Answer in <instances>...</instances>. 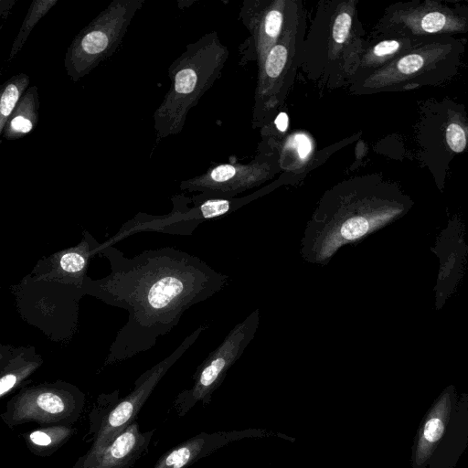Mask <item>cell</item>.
Wrapping results in <instances>:
<instances>
[{"label":"cell","instance_id":"cell-1","mask_svg":"<svg viewBox=\"0 0 468 468\" xmlns=\"http://www.w3.org/2000/svg\"><path fill=\"white\" fill-rule=\"evenodd\" d=\"M110 272L85 280L86 295L128 313L104 361L116 364L154 347L175 328L184 313L220 292L229 276L200 258L173 247L146 250L133 258L112 245L101 243Z\"/></svg>","mask_w":468,"mask_h":468},{"label":"cell","instance_id":"cell-2","mask_svg":"<svg viewBox=\"0 0 468 468\" xmlns=\"http://www.w3.org/2000/svg\"><path fill=\"white\" fill-rule=\"evenodd\" d=\"M410 207V198L381 176L345 180L319 200L301 239V256L306 262L327 265L341 248L361 241Z\"/></svg>","mask_w":468,"mask_h":468},{"label":"cell","instance_id":"cell-3","mask_svg":"<svg viewBox=\"0 0 468 468\" xmlns=\"http://www.w3.org/2000/svg\"><path fill=\"white\" fill-rule=\"evenodd\" d=\"M100 245L84 230L78 244L39 259L28 274L11 285L21 319L53 342H69L79 327L89 263Z\"/></svg>","mask_w":468,"mask_h":468},{"label":"cell","instance_id":"cell-4","mask_svg":"<svg viewBox=\"0 0 468 468\" xmlns=\"http://www.w3.org/2000/svg\"><path fill=\"white\" fill-rule=\"evenodd\" d=\"M365 36L356 1L320 2L305 35L299 69L320 88L351 86L367 44Z\"/></svg>","mask_w":468,"mask_h":468},{"label":"cell","instance_id":"cell-5","mask_svg":"<svg viewBox=\"0 0 468 468\" xmlns=\"http://www.w3.org/2000/svg\"><path fill=\"white\" fill-rule=\"evenodd\" d=\"M227 55V48L212 32L188 44L171 63L170 88L153 115L155 144L182 131L189 111L220 75Z\"/></svg>","mask_w":468,"mask_h":468},{"label":"cell","instance_id":"cell-6","mask_svg":"<svg viewBox=\"0 0 468 468\" xmlns=\"http://www.w3.org/2000/svg\"><path fill=\"white\" fill-rule=\"evenodd\" d=\"M465 38H423L389 63L350 86L356 94L401 91L436 86L454 77L461 67Z\"/></svg>","mask_w":468,"mask_h":468},{"label":"cell","instance_id":"cell-7","mask_svg":"<svg viewBox=\"0 0 468 468\" xmlns=\"http://www.w3.org/2000/svg\"><path fill=\"white\" fill-rule=\"evenodd\" d=\"M144 0H113L84 27L66 50L64 67L77 82L109 58L119 48Z\"/></svg>","mask_w":468,"mask_h":468},{"label":"cell","instance_id":"cell-8","mask_svg":"<svg viewBox=\"0 0 468 468\" xmlns=\"http://www.w3.org/2000/svg\"><path fill=\"white\" fill-rule=\"evenodd\" d=\"M420 113V156L441 187L449 163L468 148V116L463 105L447 99L425 101Z\"/></svg>","mask_w":468,"mask_h":468},{"label":"cell","instance_id":"cell-9","mask_svg":"<svg viewBox=\"0 0 468 468\" xmlns=\"http://www.w3.org/2000/svg\"><path fill=\"white\" fill-rule=\"evenodd\" d=\"M468 34V4L412 0L388 6L371 36L422 39Z\"/></svg>","mask_w":468,"mask_h":468},{"label":"cell","instance_id":"cell-10","mask_svg":"<svg viewBox=\"0 0 468 468\" xmlns=\"http://www.w3.org/2000/svg\"><path fill=\"white\" fill-rule=\"evenodd\" d=\"M305 13L268 52L258 70L253 108L254 126L266 125L284 103L300 68L306 31Z\"/></svg>","mask_w":468,"mask_h":468},{"label":"cell","instance_id":"cell-11","mask_svg":"<svg viewBox=\"0 0 468 468\" xmlns=\"http://www.w3.org/2000/svg\"><path fill=\"white\" fill-rule=\"evenodd\" d=\"M85 394L75 385L56 380L27 385L7 401L0 414L9 428L36 422L39 426H72L83 410Z\"/></svg>","mask_w":468,"mask_h":468},{"label":"cell","instance_id":"cell-12","mask_svg":"<svg viewBox=\"0 0 468 468\" xmlns=\"http://www.w3.org/2000/svg\"><path fill=\"white\" fill-rule=\"evenodd\" d=\"M259 324L260 310L257 308L237 324L220 345L208 354L194 373L192 386L178 393L174 400L173 406L178 417H184L198 402L209 404L228 370L254 338Z\"/></svg>","mask_w":468,"mask_h":468},{"label":"cell","instance_id":"cell-13","mask_svg":"<svg viewBox=\"0 0 468 468\" xmlns=\"http://www.w3.org/2000/svg\"><path fill=\"white\" fill-rule=\"evenodd\" d=\"M207 328L206 324L199 325L170 355L144 372L135 380L133 389L118 400L103 421L100 431L91 438V447L84 455L93 456L102 452L134 421L142 406L159 381Z\"/></svg>","mask_w":468,"mask_h":468},{"label":"cell","instance_id":"cell-14","mask_svg":"<svg viewBox=\"0 0 468 468\" xmlns=\"http://www.w3.org/2000/svg\"><path fill=\"white\" fill-rule=\"evenodd\" d=\"M304 14L297 0H248L240 11L243 24L250 32L243 58L261 68L270 49L285 31Z\"/></svg>","mask_w":468,"mask_h":468},{"label":"cell","instance_id":"cell-15","mask_svg":"<svg viewBox=\"0 0 468 468\" xmlns=\"http://www.w3.org/2000/svg\"><path fill=\"white\" fill-rule=\"evenodd\" d=\"M278 165V161L249 165H218L200 176L182 181L179 188L199 192L204 197L231 198L264 183L276 173Z\"/></svg>","mask_w":468,"mask_h":468},{"label":"cell","instance_id":"cell-16","mask_svg":"<svg viewBox=\"0 0 468 468\" xmlns=\"http://www.w3.org/2000/svg\"><path fill=\"white\" fill-rule=\"evenodd\" d=\"M253 194L244 197H204L200 195L190 198L179 195L172 199L173 208L170 222L176 235L189 236L204 221L217 218L231 213L256 198Z\"/></svg>","mask_w":468,"mask_h":468},{"label":"cell","instance_id":"cell-17","mask_svg":"<svg viewBox=\"0 0 468 468\" xmlns=\"http://www.w3.org/2000/svg\"><path fill=\"white\" fill-rule=\"evenodd\" d=\"M277 433L264 429L201 432L165 452L153 468H188L229 442L245 438H262Z\"/></svg>","mask_w":468,"mask_h":468},{"label":"cell","instance_id":"cell-18","mask_svg":"<svg viewBox=\"0 0 468 468\" xmlns=\"http://www.w3.org/2000/svg\"><path fill=\"white\" fill-rule=\"evenodd\" d=\"M154 432L142 431L134 420L106 449L93 456L82 455L71 468H132L148 452Z\"/></svg>","mask_w":468,"mask_h":468},{"label":"cell","instance_id":"cell-19","mask_svg":"<svg viewBox=\"0 0 468 468\" xmlns=\"http://www.w3.org/2000/svg\"><path fill=\"white\" fill-rule=\"evenodd\" d=\"M44 359L34 346L0 345V398L28 385Z\"/></svg>","mask_w":468,"mask_h":468},{"label":"cell","instance_id":"cell-20","mask_svg":"<svg viewBox=\"0 0 468 468\" xmlns=\"http://www.w3.org/2000/svg\"><path fill=\"white\" fill-rule=\"evenodd\" d=\"M420 40L398 35L371 36L367 40L352 85L381 69Z\"/></svg>","mask_w":468,"mask_h":468},{"label":"cell","instance_id":"cell-21","mask_svg":"<svg viewBox=\"0 0 468 468\" xmlns=\"http://www.w3.org/2000/svg\"><path fill=\"white\" fill-rule=\"evenodd\" d=\"M451 410V399L448 393H444L431 410L421 434L420 436L416 456L415 468L423 465L433 452L437 442L441 440Z\"/></svg>","mask_w":468,"mask_h":468},{"label":"cell","instance_id":"cell-22","mask_svg":"<svg viewBox=\"0 0 468 468\" xmlns=\"http://www.w3.org/2000/svg\"><path fill=\"white\" fill-rule=\"evenodd\" d=\"M39 97L37 86H30L8 120L2 137L17 140L32 133L38 122Z\"/></svg>","mask_w":468,"mask_h":468},{"label":"cell","instance_id":"cell-23","mask_svg":"<svg viewBox=\"0 0 468 468\" xmlns=\"http://www.w3.org/2000/svg\"><path fill=\"white\" fill-rule=\"evenodd\" d=\"M76 428L67 425H49L22 434L27 449L35 455H52L76 433Z\"/></svg>","mask_w":468,"mask_h":468},{"label":"cell","instance_id":"cell-24","mask_svg":"<svg viewBox=\"0 0 468 468\" xmlns=\"http://www.w3.org/2000/svg\"><path fill=\"white\" fill-rule=\"evenodd\" d=\"M314 154V143L312 136L303 131L294 132L287 136L282 144L280 168L296 171L304 168Z\"/></svg>","mask_w":468,"mask_h":468},{"label":"cell","instance_id":"cell-25","mask_svg":"<svg viewBox=\"0 0 468 468\" xmlns=\"http://www.w3.org/2000/svg\"><path fill=\"white\" fill-rule=\"evenodd\" d=\"M30 78L18 73L5 81L0 89V135L17 104L29 88Z\"/></svg>","mask_w":468,"mask_h":468},{"label":"cell","instance_id":"cell-26","mask_svg":"<svg viewBox=\"0 0 468 468\" xmlns=\"http://www.w3.org/2000/svg\"><path fill=\"white\" fill-rule=\"evenodd\" d=\"M58 3V0H34L32 1L27 15L22 22L19 31L15 38L9 57L8 62L12 61L17 53L24 47L30 33L35 28L39 20Z\"/></svg>","mask_w":468,"mask_h":468},{"label":"cell","instance_id":"cell-27","mask_svg":"<svg viewBox=\"0 0 468 468\" xmlns=\"http://www.w3.org/2000/svg\"><path fill=\"white\" fill-rule=\"evenodd\" d=\"M119 392V390H114L112 393L101 394L98 397L89 414L90 428L88 433L92 437L100 431L103 421L120 399Z\"/></svg>","mask_w":468,"mask_h":468},{"label":"cell","instance_id":"cell-28","mask_svg":"<svg viewBox=\"0 0 468 468\" xmlns=\"http://www.w3.org/2000/svg\"><path fill=\"white\" fill-rule=\"evenodd\" d=\"M273 126L281 134H284L289 127V116L285 112H280L273 119Z\"/></svg>","mask_w":468,"mask_h":468},{"label":"cell","instance_id":"cell-29","mask_svg":"<svg viewBox=\"0 0 468 468\" xmlns=\"http://www.w3.org/2000/svg\"><path fill=\"white\" fill-rule=\"evenodd\" d=\"M16 0H1L0 1V16L2 24L5 23L7 18L10 10L15 5Z\"/></svg>","mask_w":468,"mask_h":468},{"label":"cell","instance_id":"cell-30","mask_svg":"<svg viewBox=\"0 0 468 468\" xmlns=\"http://www.w3.org/2000/svg\"><path fill=\"white\" fill-rule=\"evenodd\" d=\"M466 3L468 4V0L466 1Z\"/></svg>","mask_w":468,"mask_h":468}]
</instances>
